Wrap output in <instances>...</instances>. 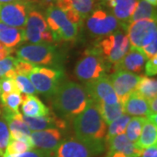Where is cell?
<instances>
[{
  "label": "cell",
  "mask_w": 157,
  "mask_h": 157,
  "mask_svg": "<svg viewBox=\"0 0 157 157\" xmlns=\"http://www.w3.org/2000/svg\"><path fill=\"white\" fill-rule=\"evenodd\" d=\"M45 21L52 34L53 40L73 41L77 38L78 27L68 19L58 6L48 7L45 12Z\"/></svg>",
  "instance_id": "obj_5"
},
{
  "label": "cell",
  "mask_w": 157,
  "mask_h": 157,
  "mask_svg": "<svg viewBox=\"0 0 157 157\" xmlns=\"http://www.w3.org/2000/svg\"><path fill=\"white\" fill-rule=\"evenodd\" d=\"M23 41H25L24 28L11 27L0 22V43L8 48H12Z\"/></svg>",
  "instance_id": "obj_22"
},
{
  "label": "cell",
  "mask_w": 157,
  "mask_h": 157,
  "mask_svg": "<svg viewBox=\"0 0 157 157\" xmlns=\"http://www.w3.org/2000/svg\"><path fill=\"white\" fill-rule=\"evenodd\" d=\"M142 52H144V54L146 55L147 59H151L153 57L156 56L157 54V39L153 40L150 44L147 45L146 46H144L142 49Z\"/></svg>",
  "instance_id": "obj_38"
},
{
  "label": "cell",
  "mask_w": 157,
  "mask_h": 157,
  "mask_svg": "<svg viewBox=\"0 0 157 157\" xmlns=\"http://www.w3.org/2000/svg\"><path fill=\"white\" fill-rule=\"evenodd\" d=\"M56 6L62 11L72 9L84 19L93 11L94 0H56Z\"/></svg>",
  "instance_id": "obj_23"
},
{
  "label": "cell",
  "mask_w": 157,
  "mask_h": 157,
  "mask_svg": "<svg viewBox=\"0 0 157 157\" xmlns=\"http://www.w3.org/2000/svg\"><path fill=\"white\" fill-rule=\"evenodd\" d=\"M147 58L141 49L130 45L123 59L114 67L115 71H128L131 73H140L146 64Z\"/></svg>",
  "instance_id": "obj_16"
},
{
  "label": "cell",
  "mask_w": 157,
  "mask_h": 157,
  "mask_svg": "<svg viewBox=\"0 0 157 157\" xmlns=\"http://www.w3.org/2000/svg\"><path fill=\"white\" fill-rule=\"evenodd\" d=\"M17 59L27 61L33 65H44L58 67L61 63L60 54L54 45L48 43L29 44L17 51Z\"/></svg>",
  "instance_id": "obj_4"
},
{
  "label": "cell",
  "mask_w": 157,
  "mask_h": 157,
  "mask_svg": "<svg viewBox=\"0 0 157 157\" xmlns=\"http://www.w3.org/2000/svg\"><path fill=\"white\" fill-rule=\"evenodd\" d=\"M149 103V109H150V113H155L156 114L157 113V98H154L150 101H148Z\"/></svg>",
  "instance_id": "obj_41"
},
{
  "label": "cell",
  "mask_w": 157,
  "mask_h": 157,
  "mask_svg": "<svg viewBox=\"0 0 157 157\" xmlns=\"http://www.w3.org/2000/svg\"><path fill=\"white\" fill-rule=\"evenodd\" d=\"M1 101L5 107L4 110L17 113L19 111V106L22 103V97L20 93H11V94H1Z\"/></svg>",
  "instance_id": "obj_30"
},
{
  "label": "cell",
  "mask_w": 157,
  "mask_h": 157,
  "mask_svg": "<svg viewBox=\"0 0 157 157\" xmlns=\"http://www.w3.org/2000/svg\"><path fill=\"white\" fill-rule=\"evenodd\" d=\"M22 112L27 117H44L50 114L49 108L37 96L23 94Z\"/></svg>",
  "instance_id": "obj_21"
},
{
  "label": "cell",
  "mask_w": 157,
  "mask_h": 157,
  "mask_svg": "<svg viewBox=\"0 0 157 157\" xmlns=\"http://www.w3.org/2000/svg\"><path fill=\"white\" fill-rule=\"evenodd\" d=\"M124 113L135 117H147L151 113L148 101L136 92H133L123 104Z\"/></svg>",
  "instance_id": "obj_19"
},
{
  "label": "cell",
  "mask_w": 157,
  "mask_h": 157,
  "mask_svg": "<svg viewBox=\"0 0 157 157\" xmlns=\"http://www.w3.org/2000/svg\"><path fill=\"white\" fill-rule=\"evenodd\" d=\"M0 95H1V89H0Z\"/></svg>",
  "instance_id": "obj_46"
},
{
  "label": "cell",
  "mask_w": 157,
  "mask_h": 157,
  "mask_svg": "<svg viewBox=\"0 0 157 157\" xmlns=\"http://www.w3.org/2000/svg\"><path fill=\"white\" fill-rule=\"evenodd\" d=\"M33 149L32 145H30L27 142H25L22 140H10L8 145L6 147V152L4 157H13L19 155L23 153L30 151Z\"/></svg>",
  "instance_id": "obj_31"
},
{
  "label": "cell",
  "mask_w": 157,
  "mask_h": 157,
  "mask_svg": "<svg viewBox=\"0 0 157 157\" xmlns=\"http://www.w3.org/2000/svg\"><path fill=\"white\" fill-rule=\"evenodd\" d=\"M141 76L128 71H116L109 78L111 84L120 102L124 104L125 101L133 92H135Z\"/></svg>",
  "instance_id": "obj_13"
},
{
  "label": "cell",
  "mask_w": 157,
  "mask_h": 157,
  "mask_svg": "<svg viewBox=\"0 0 157 157\" xmlns=\"http://www.w3.org/2000/svg\"><path fill=\"white\" fill-rule=\"evenodd\" d=\"M141 19H155L156 20V9L144 0H139L133 15L129 19V23L141 20Z\"/></svg>",
  "instance_id": "obj_26"
},
{
  "label": "cell",
  "mask_w": 157,
  "mask_h": 157,
  "mask_svg": "<svg viewBox=\"0 0 157 157\" xmlns=\"http://www.w3.org/2000/svg\"><path fill=\"white\" fill-rule=\"evenodd\" d=\"M85 89L90 100L96 104L103 102L107 105H112L120 101L113 88L110 79L107 76L86 82Z\"/></svg>",
  "instance_id": "obj_11"
},
{
  "label": "cell",
  "mask_w": 157,
  "mask_h": 157,
  "mask_svg": "<svg viewBox=\"0 0 157 157\" xmlns=\"http://www.w3.org/2000/svg\"><path fill=\"white\" fill-rule=\"evenodd\" d=\"M89 97L83 86L73 81L62 82L52 95V106L62 117H75L85 110Z\"/></svg>",
  "instance_id": "obj_2"
},
{
  "label": "cell",
  "mask_w": 157,
  "mask_h": 157,
  "mask_svg": "<svg viewBox=\"0 0 157 157\" xmlns=\"http://www.w3.org/2000/svg\"><path fill=\"white\" fill-rule=\"evenodd\" d=\"M130 46L128 35L121 30L104 36L94 47L108 67H115L128 52Z\"/></svg>",
  "instance_id": "obj_3"
},
{
  "label": "cell",
  "mask_w": 157,
  "mask_h": 157,
  "mask_svg": "<svg viewBox=\"0 0 157 157\" xmlns=\"http://www.w3.org/2000/svg\"><path fill=\"white\" fill-rule=\"evenodd\" d=\"M25 30V41L32 44L48 43L53 41L52 34L48 27L45 18L38 10L32 7L28 13Z\"/></svg>",
  "instance_id": "obj_8"
},
{
  "label": "cell",
  "mask_w": 157,
  "mask_h": 157,
  "mask_svg": "<svg viewBox=\"0 0 157 157\" xmlns=\"http://www.w3.org/2000/svg\"><path fill=\"white\" fill-rule=\"evenodd\" d=\"M13 157H49V155H47L45 152L39 150V149H32L30 151L23 153L19 155Z\"/></svg>",
  "instance_id": "obj_39"
},
{
  "label": "cell",
  "mask_w": 157,
  "mask_h": 157,
  "mask_svg": "<svg viewBox=\"0 0 157 157\" xmlns=\"http://www.w3.org/2000/svg\"><path fill=\"white\" fill-rule=\"evenodd\" d=\"M145 73L147 76H155L157 73V55L147 59L145 64Z\"/></svg>",
  "instance_id": "obj_37"
},
{
  "label": "cell",
  "mask_w": 157,
  "mask_h": 157,
  "mask_svg": "<svg viewBox=\"0 0 157 157\" xmlns=\"http://www.w3.org/2000/svg\"><path fill=\"white\" fill-rule=\"evenodd\" d=\"M76 138L101 154L105 151L107 127L97 105L89 99L85 110L73 119Z\"/></svg>",
  "instance_id": "obj_1"
},
{
  "label": "cell",
  "mask_w": 157,
  "mask_h": 157,
  "mask_svg": "<svg viewBox=\"0 0 157 157\" xmlns=\"http://www.w3.org/2000/svg\"><path fill=\"white\" fill-rule=\"evenodd\" d=\"M139 0H105L106 6L112 10V14L116 17L117 20L122 22L125 25L128 21L134 11Z\"/></svg>",
  "instance_id": "obj_18"
},
{
  "label": "cell",
  "mask_w": 157,
  "mask_h": 157,
  "mask_svg": "<svg viewBox=\"0 0 157 157\" xmlns=\"http://www.w3.org/2000/svg\"><path fill=\"white\" fill-rule=\"evenodd\" d=\"M13 79L20 93H23L24 94H34L36 93L33 85L27 75L17 74Z\"/></svg>",
  "instance_id": "obj_32"
},
{
  "label": "cell",
  "mask_w": 157,
  "mask_h": 157,
  "mask_svg": "<svg viewBox=\"0 0 157 157\" xmlns=\"http://www.w3.org/2000/svg\"><path fill=\"white\" fill-rule=\"evenodd\" d=\"M147 121V117L131 118L130 121L127 126L126 131H125L126 132L125 135H127V137L128 138L129 140L136 143V141L138 140L139 137H140L143 125L145 124Z\"/></svg>",
  "instance_id": "obj_28"
},
{
  "label": "cell",
  "mask_w": 157,
  "mask_h": 157,
  "mask_svg": "<svg viewBox=\"0 0 157 157\" xmlns=\"http://www.w3.org/2000/svg\"><path fill=\"white\" fill-rule=\"evenodd\" d=\"M5 47H6V46H5V45H3V44H2V43H0V52H1V51L3 50V49H4V48H5Z\"/></svg>",
  "instance_id": "obj_45"
},
{
  "label": "cell",
  "mask_w": 157,
  "mask_h": 157,
  "mask_svg": "<svg viewBox=\"0 0 157 157\" xmlns=\"http://www.w3.org/2000/svg\"><path fill=\"white\" fill-rule=\"evenodd\" d=\"M102 1H105V0H102Z\"/></svg>",
  "instance_id": "obj_47"
},
{
  "label": "cell",
  "mask_w": 157,
  "mask_h": 157,
  "mask_svg": "<svg viewBox=\"0 0 157 157\" xmlns=\"http://www.w3.org/2000/svg\"><path fill=\"white\" fill-rule=\"evenodd\" d=\"M33 6L25 0L0 5V22L11 27L24 28Z\"/></svg>",
  "instance_id": "obj_10"
},
{
  "label": "cell",
  "mask_w": 157,
  "mask_h": 157,
  "mask_svg": "<svg viewBox=\"0 0 157 157\" xmlns=\"http://www.w3.org/2000/svg\"><path fill=\"white\" fill-rule=\"evenodd\" d=\"M28 75L36 92L45 96H52L62 83L64 72L61 68L34 66Z\"/></svg>",
  "instance_id": "obj_6"
},
{
  "label": "cell",
  "mask_w": 157,
  "mask_h": 157,
  "mask_svg": "<svg viewBox=\"0 0 157 157\" xmlns=\"http://www.w3.org/2000/svg\"><path fill=\"white\" fill-rule=\"evenodd\" d=\"M108 152H119L131 157H140L142 149L128 140L125 134L118 135L106 140Z\"/></svg>",
  "instance_id": "obj_17"
},
{
  "label": "cell",
  "mask_w": 157,
  "mask_h": 157,
  "mask_svg": "<svg viewBox=\"0 0 157 157\" xmlns=\"http://www.w3.org/2000/svg\"><path fill=\"white\" fill-rule=\"evenodd\" d=\"M11 140L10 131L6 120L0 117V157H4L6 148Z\"/></svg>",
  "instance_id": "obj_33"
},
{
  "label": "cell",
  "mask_w": 157,
  "mask_h": 157,
  "mask_svg": "<svg viewBox=\"0 0 157 157\" xmlns=\"http://www.w3.org/2000/svg\"><path fill=\"white\" fill-rule=\"evenodd\" d=\"M0 89L2 94H11V93H20L17 89L16 83L13 78H3L0 81Z\"/></svg>",
  "instance_id": "obj_35"
},
{
  "label": "cell",
  "mask_w": 157,
  "mask_h": 157,
  "mask_svg": "<svg viewBox=\"0 0 157 157\" xmlns=\"http://www.w3.org/2000/svg\"><path fill=\"white\" fill-rule=\"evenodd\" d=\"M63 134L59 128H48L41 131H35L31 134L33 147L51 155L56 150L62 142Z\"/></svg>",
  "instance_id": "obj_14"
},
{
  "label": "cell",
  "mask_w": 157,
  "mask_h": 157,
  "mask_svg": "<svg viewBox=\"0 0 157 157\" xmlns=\"http://www.w3.org/2000/svg\"><path fill=\"white\" fill-rule=\"evenodd\" d=\"M128 37L131 45L142 49L157 39L155 19H141L129 23L126 26Z\"/></svg>",
  "instance_id": "obj_9"
},
{
  "label": "cell",
  "mask_w": 157,
  "mask_h": 157,
  "mask_svg": "<svg viewBox=\"0 0 157 157\" xmlns=\"http://www.w3.org/2000/svg\"><path fill=\"white\" fill-rule=\"evenodd\" d=\"M140 157H157V145L155 144L153 146L147 147L143 148Z\"/></svg>",
  "instance_id": "obj_40"
},
{
  "label": "cell",
  "mask_w": 157,
  "mask_h": 157,
  "mask_svg": "<svg viewBox=\"0 0 157 157\" xmlns=\"http://www.w3.org/2000/svg\"><path fill=\"white\" fill-rule=\"evenodd\" d=\"M144 1H146V2H147L148 4H150V5H152V6H157V0H144Z\"/></svg>",
  "instance_id": "obj_43"
},
{
  "label": "cell",
  "mask_w": 157,
  "mask_h": 157,
  "mask_svg": "<svg viewBox=\"0 0 157 157\" xmlns=\"http://www.w3.org/2000/svg\"><path fill=\"white\" fill-rule=\"evenodd\" d=\"M23 121L31 131H41L48 128L63 129L67 127V122L60 118L54 116L44 117H27L23 115Z\"/></svg>",
  "instance_id": "obj_20"
},
{
  "label": "cell",
  "mask_w": 157,
  "mask_h": 157,
  "mask_svg": "<svg viewBox=\"0 0 157 157\" xmlns=\"http://www.w3.org/2000/svg\"><path fill=\"white\" fill-rule=\"evenodd\" d=\"M135 92L147 101L155 98L157 94V81L155 78L142 77L137 85Z\"/></svg>",
  "instance_id": "obj_27"
},
{
  "label": "cell",
  "mask_w": 157,
  "mask_h": 157,
  "mask_svg": "<svg viewBox=\"0 0 157 157\" xmlns=\"http://www.w3.org/2000/svg\"><path fill=\"white\" fill-rule=\"evenodd\" d=\"M157 142V125L147 121L143 125L140 137L136 141V145L141 149L153 146Z\"/></svg>",
  "instance_id": "obj_25"
},
{
  "label": "cell",
  "mask_w": 157,
  "mask_h": 157,
  "mask_svg": "<svg viewBox=\"0 0 157 157\" xmlns=\"http://www.w3.org/2000/svg\"><path fill=\"white\" fill-rule=\"evenodd\" d=\"M108 66L95 48L86 51L85 54L77 62L74 73L81 81L88 82L106 76Z\"/></svg>",
  "instance_id": "obj_7"
},
{
  "label": "cell",
  "mask_w": 157,
  "mask_h": 157,
  "mask_svg": "<svg viewBox=\"0 0 157 157\" xmlns=\"http://www.w3.org/2000/svg\"><path fill=\"white\" fill-rule=\"evenodd\" d=\"M106 157H131L128 156L126 155H124L122 153H119V152H108Z\"/></svg>",
  "instance_id": "obj_42"
},
{
  "label": "cell",
  "mask_w": 157,
  "mask_h": 157,
  "mask_svg": "<svg viewBox=\"0 0 157 157\" xmlns=\"http://www.w3.org/2000/svg\"><path fill=\"white\" fill-rule=\"evenodd\" d=\"M17 0H0V5L2 4H8V3H11V2H15Z\"/></svg>",
  "instance_id": "obj_44"
},
{
  "label": "cell",
  "mask_w": 157,
  "mask_h": 157,
  "mask_svg": "<svg viewBox=\"0 0 157 157\" xmlns=\"http://www.w3.org/2000/svg\"><path fill=\"white\" fill-rule=\"evenodd\" d=\"M130 120H131V116L127 113H124L121 117L113 121L112 123L109 124V128L107 132L106 140L115 136V135L125 134L127 126L130 121Z\"/></svg>",
  "instance_id": "obj_29"
},
{
  "label": "cell",
  "mask_w": 157,
  "mask_h": 157,
  "mask_svg": "<svg viewBox=\"0 0 157 157\" xmlns=\"http://www.w3.org/2000/svg\"><path fill=\"white\" fill-rule=\"evenodd\" d=\"M16 58L12 56H8L4 59L0 60V78H6L7 73L14 70Z\"/></svg>",
  "instance_id": "obj_34"
},
{
  "label": "cell",
  "mask_w": 157,
  "mask_h": 157,
  "mask_svg": "<svg viewBox=\"0 0 157 157\" xmlns=\"http://www.w3.org/2000/svg\"><path fill=\"white\" fill-rule=\"evenodd\" d=\"M33 65L20 59H16L14 64V70L17 74L28 75L33 68Z\"/></svg>",
  "instance_id": "obj_36"
},
{
  "label": "cell",
  "mask_w": 157,
  "mask_h": 157,
  "mask_svg": "<svg viewBox=\"0 0 157 157\" xmlns=\"http://www.w3.org/2000/svg\"><path fill=\"white\" fill-rule=\"evenodd\" d=\"M86 27L92 35L104 37L118 30L119 22L112 13L98 9L87 17Z\"/></svg>",
  "instance_id": "obj_12"
},
{
  "label": "cell",
  "mask_w": 157,
  "mask_h": 157,
  "mask_svg": "<svg viewBox=\"0 0 157 157\" xmlns=\"http://www.w3.org/2000/svg\"><path fill=\"white\" fill-rule=\"evenodd\" d=\"M100 155L93 147L85 144L76 137L63 140L51 157H94Z\"/></svg>",
  "instance_id": "obj_15"
},
{
  "label": "cell",
  "mask_w": 157,
  "mask_h": 157,
  "mask_svg": "<svg viewBox=\"0 0 157 157\" xmlns=\"http://www.w3.org/2000/svg\"><path fill=\"white\" fill-rule=\"evenodd\" d=\"M96 105L101 113V117L103 118L104 121L107 125L112 123L113 121H115L116 119L124 114L123 104L120 101L112 105H107L103 102H101Z\"/></svg>",
  "instance_id": "obj_24"
}]
</instances>
